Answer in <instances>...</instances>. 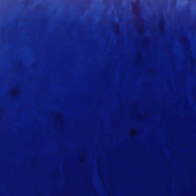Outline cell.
<instances>
[{
  "mask_svg": "<svg viewBox=\"0 0 196 196\" xmlns=\"http://www.w3.org/2000/svg\"><path fill=\"white\" fill-rule=\"evenodd\" d=\"M137 131H136L135 129H132L130 131V136H132V137L135 136V135H137Z\"/></svg>",
  "mask_w": 196,
  "mask_h": 196,
  "instance_id": "cell-4",
  "label": "cell"
},
{
  "mask_svg": "<svg viewBox=\"0 0 196 196\" xmlns=\"http://www.w3.org/2000/svg\"><path fill=\"white\" fill-rule=\"evenodd\" d=\"M135 25L138 30L139 32H141L142 28H143V24L141 20V19L140 18V16L139 15H135Z\"/></svg>",
  "mask_w": 196,
  "mask_h": 196,
  "instance_id": "cell-1",
  "label": "cell"
},
{
  "mask_svg": "<svg viewBox=\"0 0 196 196\" xmlns=\"http://www.w3.org/2000/svg\"><path fill=\"white\" fill-rule=\"evenodd\" d=\"M159 31L162 34H164L165 32V22L164 18L163 16H161L160 19H159Z\"/></svg>",
  "mask_w": 196,
  "mask_h": 196,
  "instance_id": "cell-2",
  "label": "cell"
},
{
  "mask_svg": "<svg viewBox=\"0 0 196 196\" xmlns=\"http://www.w3.org/2000/svg\"><path fill=\"white\" fill-rule=\"evenodd\" d=\"M86 154L85 152H83V153H81L80 155V158H79V162L80 163H83L85 159H86Z\"/></svg>",
  "mask_w": 196,
  "mask_h": 196,
  "instance_id": "cell-3",
  "label": "cell"
}]
</instances>
